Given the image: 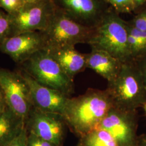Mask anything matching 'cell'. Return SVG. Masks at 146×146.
Instances as JSON below:
<instances>
[{"label": "cell", "instance_id": "cell-28", "mask_svg": "<svg viewBox=\"0 0 146 146\" xmlns=\"http://www.w3.org/2000/svg\"><path fill=\"white\" fill-rule=\"evenodd\" d=\"M133 3H134L135 9L136 7L142 5L144 2H145L146 0H133Z\"/></svg>", "mask_w": 146, "mask_h": 146}, {"label": "cell", "instance_id": "cell-4", "mask_svg": "<svg viewBox=\"0 0 146 146\" xmlns=\"http://www.w3.org/2000/svg\"><path fill=\"white\" fill-rule=\"evenodd\" d=\"M21 65L22 70L42 86L60 91L68 97L74 93V81L46 50L34 53Z\"/></svg>", "mask_w": 146, "mask_h": 146}, {"label": "cell", "instance_id": "cell-24", "mask_svg": "<svg viewBox=\"0 0 146 146\" xmlns=\"http://www.w3.org/2000/svg\"><path fill=\"white\" fill-rule=\"evenodd\" d=\"M137 64L141 71L146 90V56L143 58L141 62L137 63Z\"/></svg>", "mask_w": 146, "mask_h": 146}, {"label": "cell", "instance_id": "cell-12", "mask_svg": "<svg viewBox=\"0 0 146 146\" xmlns=\"http://www.w3.org/2000/svg\"><path fill=\"white\" fill-rule=\"evenodd\" d=\"M44 48L45 43L40 31H30L7 38L1 44L0 50L21 64Z\"/></svg>", "mask_w": 146, "mask_h": 146}, {"label": "cell", "instance_id": "cell-29", "mask_svg": "<svg viewBox=\"0 0 146 146\" xmlns=\"http://www.w3.org/2000/svg\"><path fill=\"white\" fill-rule=\"evenodd\" d=\"M142 107H143V110H145V113H146V102L143 105V106H142Z\"/></svg>", "mask_w": 146, "mask_h": 146}, {"label": "cell", "instance_id": "cell-22", "mask_svg": "<svg viewBox=\"0 0 146 146\" xmlns=\"http://www.w3.org/2000/svg\"><path fill=\"white\" fill-rule=\"evenodd\" d=\"M129 24L139 30L146 31V11L137 16L132 23Z\"/></svg>", "mask_w": 146, "mask_h": 146}, {"label": "cell", "instance_id": "cell-5", "mask_svg": "<svg viewBox=\"0 0 146 146\" xmlns=\"http://www.w3.org/2000/svg\"><path fill=\"white\" fill-rule=\"evenodd\" d=\"M94 29L78 23L57 8L47 29L40 33L45 43L44 49H47L88 44Z\"/></svg>", "mask_w": 146, "mask_h": 146}, {"label": "cell", "instance_id": "cell-25", "mask_svg": "<svg viewBox=\"0 0 146 146\" xmlns=\"http://www.w3.org/2000/svg\"><path fill=\"white\" fill-rule=\"evenodd\" d=\"M8 107L3 93L0 88V116L5 111Z\"/></svg>", "mask_w": 146, "mask_h": 146}, {"label": "cell", "instance_id": "cell-6", "mask_svg": "<svg viewBox=\"0 0 146 146\" xmlns=\"http://www.w3.org/2000/svg\"><path fill=\"white\" fill-rule=\"evenodd\" d=\"M57 7L54 0H42L23 5L14 14H8L10 36L30 31H43L49 26Z\"/></svg>", "mask_w": 146, "mask_h": 146}, {"label": "cell", "instance_id": "cell-17", "mask_svg": "<svg viewBox=\"0 0 146 146\" xmlns=\"http://www.w3.org/2000/svg\"><path fill=\"white\" fill-rule=\"evenodd\" d=\"M78 146H120L107 131L96 129L80 137Z\"/></svg>", "mask_w": 146, "mask_h": 146}, {"label": "cell", "instance_id": "cell-8", "mask_svg": "<svg viewBox=\"0 0 146 146\" xmlns=\"http://www.w3.org/2000/svg\"><path fill=\"white\" fill-rule=\"evenodd\" d=\"M137 116L136 110L113 107L96 129L107 131L120 146H136Z\"/></svg>", "mask_w": 146, "mask_h": 146}, {"label": "cell", "instance_id": "cell-18", "mask_svg": "<svg viewBox=\"0 0 146 146\" xmlns=\"http://www.w3.org/2000/svg\"><path fill=\"white\" fill-rule=\"evenodd\" d=\"M117 13H130L135 9L133 0H105Z\"/></svg>", "mask_w": 146, "mask_h": 146}, {"label": "cell", "instance_id": "cell-14", "mask_svg": "<svg viewBox=\"0 0 146 146\" xmlns=\"http://www.w3.org/2000/svg\"><path fill=\"white\" fill-rule=\"evenodd\" d=\"M122 63L104 50L92 49L90 52L87 54V68L93 70L108 82L117 75Z\"/></svg>", "mask_w": 146, "mask_h": 146}, {"label": "cell", "instance_id": "cell-7", "mask_svg": "<svg viewBox=\"0 0 146 146\" xmlns=\"http://www.w3.org/2000/svg\"><path fill=\"white\" fill-rule=\"evenodd\" d=\"M0 88L8 107L26 121L33 106L29 87L20 71L0 68Z\"/></svg>", "mask_w": 146, "mask_h": 146}, {"label": "cell", "instance_id": "cell-10", "mask_svg": "<svg viewBox=\"0 0 146 146\" xmlns=\"http://www.w3.org/2000/svg\"><path fill=\"white\" fill-rule=\"evenodd\" d=\"M56 7L74 21L94 28L111 8L105 0H54Z\"/></svg>", "mask_w": 146, "mask_h": 146}, {"label": "cell", "instance_id": "cell-1", "mask_svg": "<svg viewBox=\"0 0 146 146\" xmlns=\"http://www.w3.org/2000/svg\"><path fill=\"white\" fill-rule=\"evenodd\" d=\"M113 107L106 90L89 88L77 97L69 98L62 115L68 128L81 137L96 129Z\"/></svg>", "mask_w": 146, "mask_h": 146}, {"label": "cell", "instance_id": "cell-20", "mask_svg": "<svg viewBox=\"0 0 146 146\" xmlns=\"http://www.w3.org/2000/svg\"><path fill=\"white\" fill-rule=\"evenodd\" d=\"M22 6L20 0H0V7L3 8L8 14L15 13Z\"/></svg>", "mask_w": 146, "mask_h": 146}, {"label": "cell", "instance_id": "cell-2", "mask_svg": "<svg viewBox=\"0 0 146 146\" xmlns=\"http://www.w3.org/2000/svg\"><path fill=\"white\" fill-rule=\"evenodd\" d=\"M88 44L92 49L108 52L122 63L133 61L128 43L127 22L112 8L94 27Z\"/></svg>", "mask_w": 146, "mask_h": 146}, {"label": "cell", "instance_id": "cell-13", "mask_svg": "<svg viewBox=\"0 0 146 146\" xmlns=\"http://www.w3.org/2000/svg\"><path fill=\"white\" fill-rule=\"evenodd\" d=\"M46 50L69 78L74 77L87 68V54H82L75 47L47 49Z\"/></svg>", "mask_w": 146, "mask_h": 146}, {"label": "cell", "instance_id": "cell-26", "mask_svg": "<svg viewBox=\"0 0 146 146\" xmlns=\"http://www.w3.org/2000/svg\"><path fill=\"white\" fill-rule=\"evenodd\" d=\"M136 146H146V134L137 138Z\"/></svg>", "mask_w": 146, "mask_h": 146}, {"label": "cell", "instance_id": "cell-16", "mask_svg": "<svg viewBox=\"0 0 146 146\" xmlns=\"http://www.w3.org/2000/svg\"><path fill=\"white\" fill-rule=\"evenodd\" d=\"M128 43L131 57L136 61L146 56V31L139 30L127 22Z\"/></svg>", "mask_w": 146, "mask_h": 146}, {"label": "cell", "instance_id": "cell-27", "mask_svg": "<svg viewBox=\"0 0 146 146\" xmlns=\"http://www.w3.org/2000/svg\"><path fill=\"white\" fill-rule=\"evenodd\" d=\"M23 5H28L37 3L42 0H20Z\"/></svg>", "mask_w": 146, "mask_h": 146}, {"label": "cell", "instance_id": "cell-11", "mask_svg": "<svg viewBox=\"0 0 146 146\" xmlns=\"http://www.w3.org/2000/svg\"><path fill=\"white\" fill-rule=\"evenodd\" d=\"M19 71L29 87L33 107L43 111L62 115L66 104L70 97L38 84L22 69Z\"/></svg>", "mask_w": 146, "mask_h": 146}, {"label": "cell", "instance_id": "cell-9", "mask_svg": "<svg viewBox=\"0 0 146 146\" xmlns=\"http://www.w3.org/2000/svg\"><path fill=\"white\" fill-rule=\"evenodd\" d=\"M25 125L31 133L56 146H62L68 127L62 115L48 113L33 107Z\"/></svg>", "mask_w": 146, "mask_h": 146}, {"label": "cell", "instance_id": "cell-23", "mask_svg": "<svg viewBox=\"0 0 146 146\" xmlns=\"http://www.w3.org/2000/svg\"><path fill=\"white\" fill-rule=\"evenodd\" d=\"M28 131L26 125L19 135L7 146H26Z\"/></svg>", "mask_w": 146, "mask_h": 146}, {"label": "cell", "instance_id": "cell-19", "mask_svg": "<svg viewBox=\"0 0 146 146\" xmlns=\"http://www.w3.org/2000/svg\"><path fill=\"white\" fill-rule=\"evenodd\" d=\"M11 23L8 14L0 11V45L10 36Z\"/></svg>", "mask_w": 146, "mask_h": 146}, {"label": "cell", "instance_id": "cell-3", "mask_svg": "<svg viewBox=\"0 0 146 146\" xmlns=\"http://www.w3.org/2000/svg\"><path fill=\"white\" fill-rule=\"evenodd\" d=\"M114 106L136 110L146 102V90L142 74L135 61L122 63L117 75L108 82L106 89Z\"/></svg>", "mask_w": 146, "mask_h": 146}, {"label": "cell", "instance_id": "cell-15", "mask_svg": "<svg viewBox=\"0 0 146 146\" xmlns=\"http://www.w3.org/2000/svg\"><path fill=\"white\" fill-rule=\"evenodd\" d=\"M25 121L9 107L0 116V146H7L19 135Z\"/></svg>", "mask_w": 146, "mask_h": 146}, {"label": "cell", "instance_id": "cell-21", "mask_svg": "<svg viewBox=\"0 0 146 146\" xmlns=\"http://www.w3.org/2000/svg\"><path fill=\"white\" fill-rule=\"evenodd\" d=\"M26 146H56L52 143L31 133H28Z\"/></svg>", "mask_w": 146, "mask_h": 146}]
</instances>
